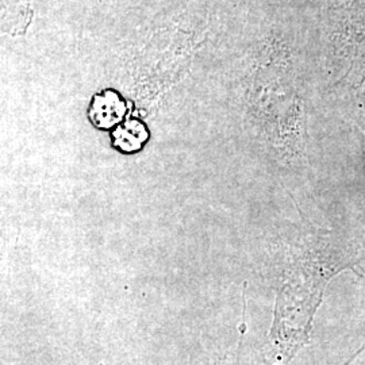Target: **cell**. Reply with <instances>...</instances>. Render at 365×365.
<instances>
[{
    "mask_svg": "<svg viewBox=\"0 0 365 365\" xmlns=\"http://www.w3.org/2000/svg\"><path fill=\"white\" fill-rule=\"evenodd\" d=\"M113 146L126 155L140 152L149 140L148 126L140 119H128L111 133Z\"/></svg>",
    "mask_w": 365,
    "mask_h": 365,
    "instance_id": "cell-2",
    "label": "cell"
},
{
    "mask_svg": "<svg viewBox=\"0 0 365 365\" xmlns=\"http://www.w3.org/2000/svg\"><path fill=\"white\" fill-rule=\"evenodd\" d=\"M126 111V102L120 93L114 90H105L93 96L88 108V117L93 126L108 130L123 122Z\"/></svg>",
    "mask_w": 365,
    "mask_h": 365,
    "instance_id": "cell-1",
    "label": "cell"
}]
</instances>
